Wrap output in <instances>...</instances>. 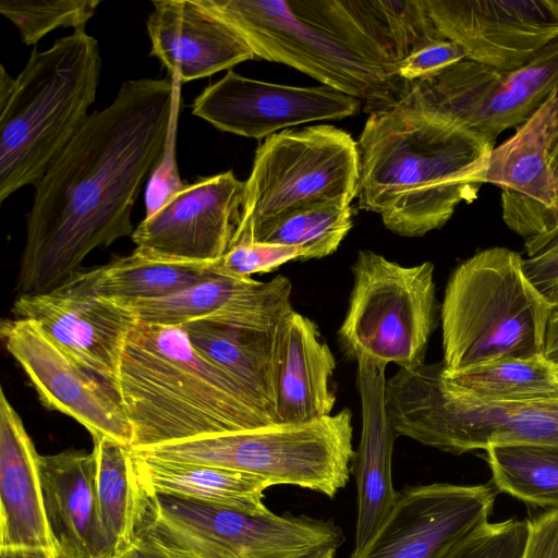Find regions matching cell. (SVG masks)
<instances>
[{
  "mask_svg": "<svg viewBox=\"0 0 558 558\" xmlns=\"http://www.w3.org/2000/svg\"><path fill=\"white\" fill-rule=\"evenodd\" d=\"M173 92L172 78L125 81L35 183L19 295L64 284L90 252L132 236V210L162 151Z\"/></svg>",
  "mask_w": 558,
  "mask_h": 558,
  "instance_id": "cell-1",
  "label": "cell"
},
{
  "mask_svg": "<svg viewBox=\"0 0 558 558\" xmlns=\"http://www.w3.org/2000/svg\"><path fill=\"white\" fill-rule=\"evenodd\" d=\"M356 145L359 207L393 233L422 236L477 198L496 143L395 104L369 113Z\"/></svg>",
  "mask_w": 558,
  "mask_h": 558,
  "instance_id": "cell-2",
  "label": "cell"
},
{
  "mask_svg": "<svg viewBox=\"0 0 558 558\" xmlns=\"http://www.w3.org/2000/svg\"><path fill=\"white\" fill-rule=\"evenodd\" d=\"M117 393L131 423L132 451L281 425L205 357L182 326H134Z\"/></svg>",
  "mask_w": 558,
  "mask_h": 558,
  "instance_id": "cell-3",
  "label": "cell"
},
{
  "mask_svg": "<svg viewBox=\"0 0 558 558\" xmlns=\"http://www.w3.org/2000/svg\"><path fill=\"white\" fill-rule=\"evenodd\" d=\"M101 59L96 38L73 31L39 51L16 77L1 65L0 201L34 184L76 135L96 99Z\"/></svg>",
  "mask_w": 558,
  "mask_h": 558,
  "instance_id": "cell-4",
  "label": "cell"
},
{
  "mask_svg": "<svg viewBox=\"0 0 558 558\" xmlns=\"http://www.w3.org/2000/svg\"><path fill=\"white\" fill-rule=\"evenodd\" d=\"M557 306L530 280L519 253L506 247L476 252L454 268L446 286L442 374L544 355Z\"/></svg>",
  "mask_w": 558,
  "mask_h": 558,
  "instance_id": "cell-5",
  "label": "cell"
},
{
  "mask_svg": "<svg viewBox=\"0 0 558 558\" xmlns=\"http://www.w3.org/2000/svg\"><path fill=\"white\" fill-rule=\"evenodd\" d=\"M386 405L399 436L462 454L489 445L558 449V399L486 401L450 387L441 362L399 368L386 381Z\"/></svg>",
  "mask_w": 558,
  "mask_h": 558,
  "instance_id": "cell-6",
  "label": "cell"
},
{
  "mask_svg": "<svg viewBox=\"0 0 558 558\" xmlns=\"http://www.w3.org/2000/svg\"><path fill=\"white\" fill-rule=\"evenodd\" d=\"M352 416L342 409L304 425H276L160 445L135 453L205 464L335 497L350 478Z\"/></svg>",
  "mask_w": 558,
  "mask_h": 558,
  "instance_id": "cell-7",
  "label": "cell"
},
{
  "mask_svg": "<svg viewBox=\"0 0 558 558\" xmlns=\"http://www.w3.org/2000/svg\"><path fill=\"white\" fill-rule=\"evenodd\" d=\"M255 57L287 64L359 99L369 113L398 102L410 83L307 21L291 0H199Z\"/></svg>",
  "mask_w": 558,
  "mask_h": 558,
  "instance_id": "cell-8",
  "label": "cell"
},
{
  "mask_svg": "<svg viewBox=\"0 0 558 558\" xmlns=\"http://www.w3.org/2000/svg\"><path fill=\"white\" fill-rule=\"evenodd\" d=\"M138 527L159 537L175 558H305L345 541L332 520L252 514L145 492Z\"/></svg>",
  "mask_w": 558,
  "mask_h": 558,
  "instance_id": "cell-9",
  "label": "cell"
},
{
  "mask_svg": "<svg viewBox=\"0 0 558 558\" xmlns=\"http://www.w3.org/2000/svg\"><path fill=\"white\" fill-rule=\"evenodd\" d=\"M357 181V145L348 132L316 124L270 135L255 151L231 247L296 207L333 199L351 203Z\"/></svg>",
  "mask_w": 558,
  "mask_h": 558,
  "instance_id": "cell-10",
  "label": "cell"
},
{
  "mask_svg": "<svg viewBox=\"0 0 558 558\" xmlns=\"http://www.w3.org/2000/svg\"><path fill=\"white\" fill-rule=\"evenodd\" d=\"M352 272L349 306L338 330L345 353L400 368L423 365L436 325L434 265L402 266L360 251Z\"/></svg>",
  "mask_w": 558,
  "mask_h": 558,
  "instance_id": "cell-11",
  "label": "cell"
},
{
  "mask_svg": "<svg viewBox=\"0 0 558 558\" xmlns=\"http://www.w3.org/2000/svg\"><path fill=\"white\" fill-rule=\"evenodd\" d=\"M558 89V38L524 66L505 71L464 59L410 83L398 106L457 122L496 143Z\"/></svg>",
  "mask_w": 558,
  "mask_h": 558,
  "instance_id": "cell-12",
  "label": "cell"
},
{
  "mask_svg": "<svg viewBox=\"0 0 558 558\" xmlns=\"http://www.w3.org/2000/svg\"><path fill=\"white\" fill-rule=\"evenodd\" d=\"M292 283L276 276L221 315L184 324L192 344L230 375L278 423L276 356L283 317L293 308Z\"/></svg>",
  "mask_w": 558,
  "mask_h": 558,
  "instance_id": "cell-13",
  "label": "cell"
},
{
  "mask_svg": "<svg viewBox=\"0 0 558 558\" xmlns=\"http://www.w3.org/2000/svg\"><path fill=\"white\" fill-rule=\"evenodd\" d=\"M11 312L37 323L69 357L117 392L125 342L138 319L128 305L98 295L89 270L48 292L17 295Z\"/></svg>",
  "mask_w": 558,
  "mask_h": 558,
  "instance_id": "cell-14",
  "label": "cell"
},
{
  "mask_svg": "<svg viewBox=\"0 0 558 558\" xmlns=\"http://www.w3.org/2000/svg\"><path fill=\"white\" fill-rule=\"evenodd\" d=\"M497 489L489 484L407 486L368 543L350 558H445L489 521Z\"/></svg>",
  "mask_w": 558,
  "mask_h": 558,
  "instance_id": "cell-15",
  "label": "cell"
},
{
  "mask_svg": "<svg viewBox=\"0 0 558 558\" xmlns=\"http://www.w3.org/2000/svg\"><path fill=\"white\" fill-rule=\"evenodd\" d=\"M0 335L46 408L73 417L92 437L131 446L132 427L119 395L69 357L37 323L2 319Z\"/></svg>",
  "mask_w": 558,
  "mask_h": 558,
  "instance_id": "cell-16",
  "label": "cell"
},
{
  "mask_svg": "<svg viewBox=\"0 0 558 558\" xmlns=\"http://www.w3.org/2000/svg\"><path fill=\"white\" fill-rule=\"evenodd\" d=\"M245 182L231 170L197 179L135 228L138 253L162 260L215 263L231 247Z\"/></svg>",
  "mask_w": 558,
  "mask_h": 558,
  "instance_id": "cell-17",
  "label": "cell"
},
{
  "mask_svg": "<svg viewBox=\"0 0 558 558\" xmlns=\"http://www.w3.org/2000/svg\"><path fill=\"white\" fill-rule=\"evenodd\" d=\"M440 35L466 59L505 71L558 38L557 0H424Z\"/></svg>",
  "mask_w": 558,
  "mask_h": 558,
  "instance_id": "cell-18",
  "label": "cell"
},
{
  "mask_svg": "<svg viewBox=\"0 0 558 558\" xmlns=\"http://www.w3.org/2000/svg\"><path fill=\"white\" fill-rule=\"evenodd\" d=\"M361 106L327 86L281 85L229 70L195 98L192 113L220 131L262 140L289 126L353 116Z\"/></svg>",
  "mask_w": 558,
  "mask_h": 558,
  "instance_id": "cell-19",
  "label": "cell"
},
{
  "mask_svg": "<svg viewBox=\"0 0 558 558\" xmlns=\"http://www.w3.org/2000/svg\"><path fill=\"white\" fill-rule=\"evenodd\" d=\"M147 20L156 57L181 83L255 58L245 40L199 0H156Z\"/></svg>",
  "mask_w": 558,
  "mask_h": 558,
  "instance_id": "cell-20",
  "label": "cell"
},
{
  "mask_svg": "<svg viewBox=\"0 0 558 558\" xmlns=\"http://www.w3.org/2000/svg\"><path fill=\"white\" fill-rule=\"evenodd\" d=\"M356 383L362 405L361 438L351 462L357 489L354 548L363 549L390 511L397 498L391 459L398 435L386 405L387 364L365 354L355 356Z\"/></svg>",
  "mask_w": 558,
  "mask_h": 558,
  "instance_id": "cell-21",
  "label": "cell"
},
{
  "mask_svg": "<svg viewBox=\"0 0 558 558\" xmlns=\"http://www.w3.org/2000/svg\"><path fill=\"white\" fill-rule=\"evenodd\" d=\"M44 507L59 558H111L96 493V458L65 450L38 457Z\"/></svg>",
  "mask_w": 558,
  "mask_h": 558,
  "instance_id": "cell-22",
  "label": "cell"
},
{
  "mask_svg": "<svg viewBox=\"0 0 558 558\" xmlns=\"http://www.w3.org/2000/svg\"><path fill=\"white\" fill-rule=\"evenodd\" d=\"M38 457L20 415L1 389L0 551L44 549L57 555L44 507Z\"/></svg>",
  "mask_w": 558,
  "mask_h": 558,
  "instance_id": "cell-23",
  "label": "cell"
},
{
  "mask_svg": "<svg viewBox=\"0 0 558 558\" xmlns=\"http://www.w3.org/2000/svg\"><path fill=\"white\" fill-rule=\"evenodd\" d=\"M336 360L316 324L292 308L282 319L276 356L275 408L280 424L331 415Z\"/></svg>",
  "mask_w": 558,
  "mask_h": 558,
  "instance_id": "cell-24",
  "label": "cell"
},
{
  "mask_svg": "<svg viewBox=\"0 0 558 558\" xmlns=\"http://www.w3.org/2000/svg\"><path fill=\"white\" fill-rule=\"evenodd\" d=\"M544 179L536 199L505 223L524 239L530 280L558 305V89L538 108Z\"/></svg>",
  "mask_w": 558,
  "mask_h": 558,
  "instance_id": "cell-25",
  "label": "cell"
},
{
  "mask_svg": "<svg viewBox=\"0 0 558 558\" xmlns=\"http://www.w3.org/2000/svg\"><path fill=\"white\" fill-rule=\"evenodd\" d=\"M132 452V451H131ZM137 478L148 495H161L260 514L270 483L252 474L132 452Z\"/></svg>",
  "mask_w": 558,
  "mask_h": 558,
  "instance_id": "cell-26",
  "label": "cell"
},
{
  "mask_svg": "<svg viewBox=\"0 0 558 558\" xmlns=\"http://www.w3.org/2000/svg\"><path fill=\"white\" fill-rule=\"evenodd\" d=\"M100 522L113 556L124 551L141 523L144 490L131 448L105 436L93 437Z\"/></svg>",
  "mask_w": 558,
  "mask_h": 558,
  "instance_id": "cell-27",
  "label": "cell"
},
{
  "mask_svg": "<svg viewBox=\"0 0 558 558\" xmlns=\"http://www.w3.org/2000/svg\"><path fill=\"white\" fill-rule=\"evenodd\" d=\"M217 272L216 262L162 260L135 250L130 255L89 269L94 291L123 305L170 295Z\"/></svg>",
  "mask_w": 558,
  "mask_h": 558,
  "instance_id": "cell-28",
  "label": "cell"
},
{
  "mask_svg": "<svg viewBox=\"0 0 558 558\" xmlns=\"http://www.w3.org/2000/svg\"><path fill=\"white\" fill-rule=\"evenodd\" d=\"M441 376L453 389L486 401L558 399L557 368L545 355L505 359Z\"/></svg>",
  "mask_w": 558,
  "mask_h": 558,
  "instance_id": "cell-29",
  "label": "cell"
},
{
  "mask_svg": "<svg viewBox=\"0 0 558 558\" xmlns=\"http://www.w3.org/2000/svg\"><path fill=\"white\" fill-rule=\"evenodd\" d=\"M485 459L492 483L527 504L558 509V449L538 445H489Z\"/></svg>",
  "mask_w": 558,
  "mask_h": 558,
  "instance_id": "cell-30",
  "label": "cell"
},
{
  "mask_svg": "<svg viewBox=\"0 0 558 558\" xmlns=\"http://www.w3.org/2000/svg\"><path fill=\"white\" fill-rule=\"evenodd\" d=\"M352 227L350 203L340 199L310 203L262 226L246 243L295 246L308 259L332 254Z\"/></svg>",
  "mask_w": 558,
  "mask_h": 558,
  "instance_id": "cell-31",
  "label": "cell"
},
{
  "mask_svg": "<svg viewBox=\"0 0 558 558\" xmlns=\"http://www.w3.org/2000/svg\"><path fill=\"white\" fill-rule=\"evenodd\" d=\"M257 282L252 277H240L218 269L215 276L179 292L128 306L141 323L183 326L193 320L218 316Z\"/></svg>",
  "mask_w": 558,
  "mask_h": 558,
  "instance_id": "cell-32",
  "label": "cell"
},
{
  "mask_svg": "<svg viewBox=\"0 0 558 558\" xmlns=\"http://www.w3.org/2000/svg\"><path fill=\"white\" fill-rule=\"evenodd\" d=\"M99 0H1L0 13L19 31L25 45H35L61 27L85 28Z\"/></svg>",
  "mask_w": 558,
  "mask_h": 558,
  "instance_id": "cell-33",
  "label": "cell"
},
{
  "mask_svg": "<svg viewBox=\"0 0 558 558\" xmlns=\"http://www.w3.org/2000/svg\"><path fill=\"white\" fill-rule=\"evenodd\" d=\"M527 533L529 520L488 521L456 544L445 558H521Z\"/></svg>",
  "mask_w": 558,
  "mask_h": 558,
  "instance_id": "cell-34",
  "label": "cell"
},
{
  "mask_svg": "<svg viewBox=\"0 0 558 558\" xmlns=\"http://www.w3.org/2000/svg\"><path fill=\"white\" fill-rule=\"evenodd\" d=\"M172 81L174 92L168 132L160 157L147 180L144 218L156 214L187 184L181 179L177 162V132L182 83L177 76H172Z\"/></svg>",
  "mask_w": 558,
  "mask_h": 558,
  "instance_id": "cell-35",
  "label": "cell"
},
{
  "mask_svg": "<svg viewBox=\"0 0 558 558\" xmlns=\"http://www.w3.org/2000/svg\"><path fill=\"white\" fill-rule=\"evenodd\" d=\"M308 259L305 250L267 243H242L216 262L219 270L240 277H251L256 272H268L287 262Z\"/></svg>",
  "mask_w": 558,
  "mask_h": 558,
  "instance_id": "cell-36",
  "label": "cell"
},
{
  "mask_svg": "<svg viewBox=\"0 0 558 558\" xmlns=\"http://www.w3.org/2000/svg\"><path fill=\"white\" fill-rule=\"evenodd\" d=\"M464 59L466 54L459 45L448 39H440L407 56L398 64L397 73L404 82L412 83L434 76Z\"/></svg>",
  "mask_w": 558,
  "mask_h": 558,
  "instance_id": "cell-37",
  "label": "cell"
},
{
  "mask_svg": "<svg viewBox=\"0 0 558 558\" xmlns=\"http://www.w3.org/2000/svg\"><path fill=\"white\" fill-rule=\"evenodd\" d=\"M521 558H558V509H550L529 520Z\"/></svg>",
  "mask_w": 558,
  "mask_h": 558,
  "instance_id": "cell-38",
  "label": "cell"
},
{
  "mask_svg": "<svg viewBox=\"0 0 558 558\" xmlns=\"http://www.w3.org/2000/svg\"><path fill=\"white\" fill-rule=\"evenodd\" d=\"M124 554L126 558H175L159 537L142 527L137 529Z\"/></svg>",
  "mask_w": 558,
  "mask_h": 558,
  "instance_id": "cell-39",
  "label": "cell"
},
{
  "mask_svg": "<svg viewBox=\"0 0 558 558\" xmlns=\"http://www.w3.org/2000/svg\"><path fill=\"white\" fill-rule=\"evenodd\" d=\"M544 355L551 363L558 364V306L549 322Z\"/></svg>",
  "mask_w": 558,
  "mask_h": 558,
  "instance_id": "cell-40",
  "label": "cell"
},
{
  "mask_svg": "<svg viewBox=\"0 0 558 558\" xmlns=\"http://www.w3.org/2000/svg\"><path fill=\"white\" fill-rule=\"evenodd\" d=\"M1 558H58L44 549H13L0 551Z\"/></svg>",
  "mask_w": 558,
  "mask_h": 558,
  "instance_id": "cell-41",
  "label": "cell"
},
{
  "mask_svg": "<svg viewBox=\"0 0 558 558\" xmlns=\"http://www.w3.org/2000/svg\"><path fill=\"white\" fill-rule=\"evenodd\" d=\"M337 550L338 549H336V548H328V549L317 551V553L310 555L305 558H335Z\"/></svg>",
  "mask_w": 558,
  "mask_h": 558,
  "instance_id": "cell-42",
  "label": "cell"
},
{
  "mask_svg": "<svg viewBox=\"0 0 558 558\" xmlns=\"http://www.w3.org/2000/svg\"><path fill=\"white\" fill-rule=\"evenodd\" d=\"M111 558H126V556H125L124 551H122V553H120V554H118V555H116V556H113Z\"/></svg>",
  "mask_w": 558,
  "mask_h": 558,
  "instance_id": "cell-43",
  "label": "cell"
},
{
  "mask_svg": "<svg viewBox=\"0 0 558 558\" xmlns=\"http://www.w3.org/2000/svg\"><path fill=\"white\" fill-rule=\"evenodd\" d=\"M556 365V368H557V373H558V364H555Z\"/></svg>",
  "mask_w": 558,
  "mask_h": 558,
  "instance_id": "cell-44",
  "label": "cell"
},
{
  "mask_svg": "<svg viewBox=\"0 0 558 558\" xmlns=\"http://www.w3.org/2000/svg\"><path fill=\"white\" fill-rule=\"evenodd\" d=\"M557 3H558V0H557Z\"/></svg>",
  "mask_w": 558,
  "mask_h": 558,
  "instance_id": "cell-45",
  "label": "cell"
}]
</instances>
